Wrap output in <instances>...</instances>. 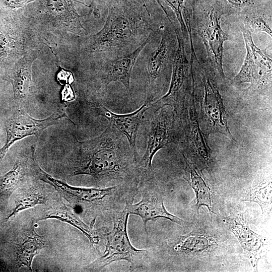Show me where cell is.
<instances>
[{
    "label": "cell",
    "mask_w": 272,
    "mask_h": 272,
    "mask_svg": "<svg viewBox=\"0 0 272 272\" xmlns=\"http://www.w3.org/2000/svg\"><path fill=\"white\" fill-rule=\"evenodd\" d=\"M77 144L72 176L89 175L97 187L112 181L140 184V159L126 138L110 123L98 137Z\"/></svg>",
    "instance_id": "6da1fadb"
},
{
    "label": "cell",
    "mask_w": 272,
    "mask_h": 272,
    "mask_svg": "<svg viewBox=\"0 0 272 272\" xmlns=\"http://www.w3.org/2000/svg\"><path fill=\"white\" fill-rule=\"evenodd\" d=\"M108 15L103 28L89 37L90 52L116 58L134 50L152 35L150 17L141 0H107Z\"/></svg>",
    "instance_id": "7a4b0ae2"
},
{
    "label": "cell",
    "mask_w": 272,
    "mask_h": 272,
    "mask_svg": "<svg viewBox=\"0 0 272 272\" xmlns=\"http://www.w3.org/2000/svg\"><path fill=\"white\" fill-rule=\"evenodd\" d=\"M190 48L191 89L199 107L197 113L202 131L208 140L210 134L217 133L237 142L228 125V115L218 84L219 78L208 61L197 58L193 43Z\"/></svg>",
    "instance_id": "3957f363"
},
{
    "label": "cell",
    "mask_w": 272,
    "mask_h": 272,
    "mask_svg": "<svg viewBox=\"0 0 272 272\" xmlns=\"http://www.w3.org/2000/svg\"><path fill=\"white\" fill-rule=\"evenodd\" d=\"M40 179L51 185L59 194L74 207L84 213L98 216L112 213L132 203L139 191V184L121 182L109 187H81L69 185L53 178L38 167Z\"/></svg>",
    "instance_id": "277c9868"
},
{
    "label": "cell",
    "mask_w": 272,
    "mask_h": 272,
    "mask_svg": "<svg viewBox=\"0 0 272 272\" xmlns=\"http://www.w3.org/2000/svg\"><path fill=\"white\" fill-rule=\"evenodd\" d=\"M190 9L185 6L183 16L185 23L189 25L200 37L205 46L208 61L225 84L226 79L223 67L224 44L232 38L221 26V20L226 15L220 0H191Z\"/></svg>",
    "instance_id": "5b68a950"
},
{
    "label": "cell",
    "mask_w": 272,
    "mask_h": 272,
    "mask_svg": "<svg viewBox=\"0 0 272 272\" xmlns=\"http://www.w3.org/2000/svg\"><path fill=\"white\" fill-rule=\"evenodd\" d=\"M246 49L244 63L231 85L243 95L268 96L271 98L272 60L267 49L258 48L254 43L251 33L241 27Z\"/></svg>",
    "instance_id": "8992f818"
},
{
    "label": "cell",
    "mask_w": 272,
    "mask_h": 272,
    "mask_svg": "<svg viewBox=\"0 0 272 272\" xmlns=\"http://www.w3.org/2000/svg\"><path fill=\"white\" fill-rule=\"evenodd\" d=\"M113 227L106 235L107 241L103 254L88 266V269L99 271L110 263L125 260L132 269L144 268L148 265L151 258L149 249H138L131 244L127 231L129 215L125 207L112 213Z\"/></svg>",
    "instance_id": "52a82bcc"
},
{
    "label": "cell",
    "mask_w": 272,
    "mask_h": 272,
    "mask_svg": "<svg viewBox=\"0 0 272 272\" xmlns=\"http://www.w3.org/2000/svg\"><path fill=\"white\" fill-rule=\"evenodd\" d=\"M176 119L177 143L181 144L183 154L200 171L206 170L211 174L214 165V155L201 130L192 89L183 113Z\"/></svg>",
    "instance_id": "ba28073f"
},
{
    "label": "cell",
    "mask_w": 272,
    "mask_h": 272,
    "mask_svg": "<svg viewBox=\"0 0 272 272\" xmlns=\"http://www.w3.org/2000/svg\"><path fill=\"white\" fill-rule=\"evenodd\" d=\"M167 17L175 32L177 46L172 63L169 89L164 96L151 104L157 109L164 106L171 107L176 118H178L183 113L187 98L191 91L190 65L187 57L184 38L170 16Z\"/></svg>",
    "instance_id": "9c48e42d"
},
{
    "label": "cell",
    "mask_w": 272,
    "mask_h": 272,
    "mask_svg": "<svg viewBox=\"0 0 272 272\" xmlns=\"http://www.w3.org/2000/svg\"><path fill=\"white\" fill-rule=\"evenodd\" d=\"M177 142V125L175 113L166 106L156 109L152 117L147 135L146 149L140 160L142 179H149L153 171L155 155L170 143Z\"/></svg>",
    "instance_id": "30bf717a"
},
{
    "label": "cell",
    "mask_w": 272,
    "mask_h": 272,
    "mask_svg": "<svg viewBox=\"0 0 272 272\" xmlns=\"http://www.w3.org/2000/svg\"><path fill=\"white\" fill-rule=\"evenodd\" d=\"M174 30L163 26L159 44L148 57L146 69L149 79V90L147 98L153 101L155 97L158 85L162 87L165 82L168 70L175 55L176 35Z\"/></svg>",
    "instance_id": "8fae6325"
},
{
    "label": "cell",
    "mask_w": 272,
    "mask_h": 272,
    "mask_svg": "<svg viewBox=\"0 0 272 272\" xmlns=\"http://www.w3.org/2000/svg\"><path fill=\"white\" fill-rule=\"evenodd\" d=\"M65 115L53 114L43 119L31 117L22 108L17 109L5 123L7 139L0 149V162L10 147L17 141L30 135L38 136L47 127L53 125Z\"/></svg>",
    "instance_id": "7c38bea8"
},
{
    "label": "cell",
    "mask_w": 272,
    "mask_h": 272,
    "mask_svg": "<svg viewBox=\"0 0 272 272\" xmlns=\"http://www.w3.org/2000/svg\"><path fill=\"white\" fill-rule=\"evenodd\" d=\"M142 199L135 203L125 206L129 215H134L141 218L145 231L147 232L148 222L159 218L168 219L180 225L185 223L182 219L170 213L165 208L164 200L159 191L156 188L146 184L141 191Z\"/></svg>",
    "instance_id": "4fadbf2b"
},
{
    "label": "cell",
    "mask_w": 272,
    "mask_h": 272,
    "mask_svg": "<svg viewBox=\"0 0 272 272\" xmlns=\"http://www.w3.org/2000/svg\"><path fill=\"white\" fill-rule=\"evenodd\" d=\"M224 223L238 239L245 256L256 270L259 260L263 256L265 246L262 237L251 230L241 213L224 217Z\"/></svg>",
    "instance_id": "5bb4252c"
},
{
    "label": "cell",
    "mask_w": 272,
    "mask_h": 272,
    "mask_svg": "<svg viewBox=\"0 0 272 272\" xmlns=\"http://www.w3.org/2000/svg\"><path fill=\"white\" fill-rule=\"evenodd\" d=\"M152 102L146 98L139 109L133 112L123 114L113 113L101 104L96 107L98 115L106 118L109 123L126 138L132 151L138 158L136 144L138 131L145 112L152 106Z\"/></svg>",
    "instance_id": "9a60e30c"
},
{
    "label": "cell",
    "mask_w": 272,
    "mask_h": 272,
    "mask_svg": "<svg viewBox=\"0 0 272 272\" xmlns=\"http://www.w3.org/2000/svg\"><path fill=\"white\" fill-rule=\"evenodd\" d=\"M152 35L130 53L113 59H107L101 70V79L106 88L114 82L121 83L130 90V80L132 69L142 50L149 42Z\"/></svg>",
    "instance_id": "2e32d148"
},
{
    "label": "cell",
    "mask_w": 272,
    "mask_h": 272,
    "mask_svg": "<svg viewBox=\"0 0 272 272\" xmlns=\"http://www.w3.org/2000/svg\"><path fill=\"white\" fill-rule=\"evenodd\" d=\"M213 235L191 231L173 240L168 246L169 254L182 257L205 256L218 246Z\"/></svg>",
    "instance_id": "e0dca14e"
},
{
    "label": "cell",
    "mask_w": 272,
    "mask_h": 272,
    "mask_svg": "<svg viewBox=\"0 0 272 272\" xmlns=\"http://www.w3.org/2000/svg\"><path fill=\"white\" fill-rule=\"evenodd\" d=\"M56 219L67 223L80 230L88 239L90 246L98 244L100 239L97 235L94 226L96 219L92 220L90 225L85 223L79 217L65 205L52 207L38 219V220Z\"/></svg>",
    "instance_id": "ac0fdd59"
},
{
    "label": "cell",
    "mask_w": 272,
    "mask_h": 272,
    "mask_svg": "<svg viewBox=\"0 0 272 272\" xmlns=\"http://www.w3.org/2000/svg\"><path fill=\"white\" fill-rule=\"evenodd\" d=\"M185 162V179L188 182L194 191L196 199L197 212L199 207L206 206L209 211L214 212V193L206 181L205 177L200 171L194 164L189 161L182 153Z\"/></svg>",
    "instance_id": "d6986e66"
},
{
    "label": "cell",
    "mask_w": 272,
    "mask_h": 272,
    "mask_svg": "<svg viewBox=\"0 0 272 272\" xmlns=\"http://www.w3.org/2000/svg\"><path fill=\"white\" fill-rule=\"evenodd\" d=\"M237 16L251 33L263 32L272 36L271 2L248 9Z\"/></svg>",
    "instance_id": "ffe728a7"
},
{
    "label": "cell",
    "mask_w": 272,
    "mask_h": 272,
    "mask_svg": "<svg viewBox=\"0 0 272 272\" xmlns=\"http://www.w3.org/2000/svg\"><path fill=\"white\" fill-rule=\"evenodd\" d=\"M74 2V0H45V6L48 12L56 20L71 32L79 34L84 28Z\"/></svg>",
    "instance_id": "44dd1931"
},
{
    "label": "cell",
    "mask_w": 272,
    "mask_h": 272,
    "mask_svg": "<svg viewBox=\"0 0 272 272\" xmlns=\"http://www.w3.org/2000/svg\"><path fill=\"white\" fill-rule=\"evenodd\" d=\"M34 59L30 56L23 57L7 74V78L12 85L16 99L24 98L32 90L31 67Z\"/></svg>",
    "instance_id": "7402d4cb"
},
{
    "label": "cell",
    "mask_w": 272,
    "mask_h": 272,
    "mask_svg": "<svg viewBox=\"0 0 272 272\" xmlns=\"http://www.w3.org/2000/svg\"><path fill=\"white\" fill-rule=\"evenodd\" d=\"M45 247L42 238L33 229L19 244L16 252V260L19 267H26L32 270L34 257Z\"/></svg>",
    "instance_id": "603a6c76"
},
{
    "label": "cell",
    "mask_w": 272,
    "mask_h": 272,
    "mask_svg": "<svg viewBox=\"0 0 272 272\" xmlns=\"http://www.w3.org/2000/svg\"><path fill=\"white\" fill-rule=\"evenodd\" d=\"M242 200L257 203L262 212L269 208L271 205V177H260L256 180L246 191Z\"/></svg>",
    "instance_id": "cb8c5ba5"
},
{
    "label": "cell",
    "mask_w": 272,
    "mask_h": 272,
    "mask_svg": "<svg viewBox=\"0 0 272 272\" xmlns=\"http://www.w3.org/2000/svg\"><path fill=\"white\" fill-rule=\"evenodd\" d=\"M47 199L41 192L34 189L22 191L16 202V206L6 220L14 217L19 212L38 205L45 204Z\"/></svg>",
    "instance_id": "d4e9b609"
},
{
    "label": "cell",
    "mask_w": 272,
    "mask_h": 272,
    "mask_svg": "<svg viewBox=\"0 0 272 272\" xmlns=\"http://www.w3.org/2000/svg\"><path fill=\"white\" fill-rule=\"evenodd\" d=\"M22 163L17 160L13 167L0 179V196L18 187L24 174Z\"/></svg>",
    "instance_id": "484cf974"
},
{
    "label": "cell",
    "mask_w": 272,
    "mask_h": 272,
    "mask_svg": "<svg viewBox=\"0 0 272 272\" xmlns=\"http://www.w3.org/2000/svg\"><path fill=\"white\" fill-rule=\"evenodd\" d=\"M226 15L237 16L242 11L271 0H220Z\"/></svg>",
    "instance_id": "4316f807"
},
{
    "label": "cell",
    "mask_w": 272,
    "mask_h": 272,
    "mask_svg": "<svg viewBox=\"0 0 272 272\" xmlns=\"http://www.w3.org/2000/svg\"><path fill=\"white\" fill-rule=\"evenodd\" d=\"M166 4L174 11L180 26L183 37H187L188 31L183 16V10L186 0H164Z\"/></svg>",
    "instance_id": "83f0119b"
},
{
    "label": "cell",
    "mask_w": 272,
    "mask_h": 272,
    "mask_svg": "<svg viewBox=\"0 0 272 272\" xmlns=\"http://www.w3.org/2000/svg\"><path fill=\"white\" fill-rule=\"evenodd\" d=\"M36 0H5L7 6L12 9H17L24 7L27 4Z\"/></svg>",
    "instance_id": "f1b7e54d"
},
{
    "label": "cell",
    "mask_w": 272,
    "mask_h": 272,
    "mask_svg": "<svg viewBox=\"0 0 272 272\" xmlns=\"http://www.w3.org/2000/svg\"><path fill=\"white\" fill-rule=\"evenodd\" d=\"M58 80L62 83L71 84L74 81V78L72 73L70 72L62 70L57 75Z\"/></svg>",
    "instance_id": "f546056e"
},
{
    "label": "cell",
    "mask_w": 272,
    "mask_h": 272,
    "mask_svg": "<svg viewBox=\"0 0 272 272\" xmlns=\"http://www.w3.org/2000/svg\"><path fill=\"white\" fill-rule=\"evenodd\" d=\"M63 90V96H65L66 99L72 100L75 98L74 92L69 85H67Z\"/></svg>",
    "instance_id": "4dcf8cb0"
},
{
    "label": "cell",
    "mask_w": 272,
    "mask_h": 272,
    "mask_svg": "<svg viewBox=\"0 0 272 272\" xmlns=\"http://www.w3.org/2000/svg\"><path fill=\"white\" fill-rule=\"evenodd\" d=\"M97 0H92L91 4L89 7L92 10L94 17L96 18H99L100 17V13L97 7Z\"/></svg>",
    "instance_id": "1f68e13d"
},
{
    "label": "cell",
    "mask_w": 272,
    "mask_h": 272,
    "mask_svg": "<svg viewBox=\"0 0 272 272\" xmlns=\"http://www.w3.org/2000/svg\"><path fill=\"white\" fill-rule=\"evenodd\" d=\"M142 2L143 3V4H144V6L145 7V8L148 10V8L146 4V3H145V0H141Z\"/></svg>",
    "instance_id": "d6a6232c"
}]
</instances>
